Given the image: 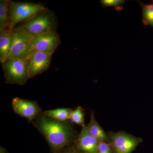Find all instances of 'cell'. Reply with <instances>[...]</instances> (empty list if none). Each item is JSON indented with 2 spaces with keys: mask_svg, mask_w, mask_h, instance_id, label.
<instances>
[{
  "mask_svg": "<svg viewBox=\"0 0 153 153\" xmlns=\"http://www.w3.org/2000/svg\"><path fill=\"white\" fill-rule=\"evenodd\" d=\"M60 121L40 113L32 122L53 151L59 152L76 138V132L69 121Z\"/></svg>",
  "mask_w": 153,
  "mask_h": 153,
  "instance_id": "1",
  "label": "cell"
},
{
  "mask_svg": "<svg viewBox=\"0 0 153 153\" xmlns=\"http://www.w3.org/2000/svg\"><path fill=\"white\" fill-rule=\"evenodd\" d=\"M30 56L8 58L1 63L6 83L19 85L26 84L30 79L28 70Z\"/></svg>",
  "mask_w": 153,
  "mask_h": 153,
  "instance_id": "2",
  "label": "cell"
},
{
  "mask_svg": "<svg viewBox=\"0 0 153 153\" xmlns=\"http://www.w3.org/2000/svg\"><path fill=\"white\" fill-rule=\"evenodd\" d=\"M47 9L40 4L19 2L11 1L10 5V29L13 30L17 24L30 21Z\"/></svg>",
  "mask_w": 153,
  "mask_h": 153,
  "instance_id": "3",
  "label": "cell"
},
{
  "mask_svg": "<svg viewBox=\"0 0 153 153\" xmlns=\"http://www.w3.org/2000/svg\"><path fill=\"white\" fill-rule=\"evenodd\" d=\"M57 23L55 14L47 9L20 26L29 35L34 36L55 30Z\"/></svg>",
  "mask_w": 153,
  "mask_h": 153,
  "instance_id": "4",
  "label": "cell"
},
{
  "mask_svg": "<svg viewBox=\"0 0 153 153\" xmlns=\"http://www.w3.org/2000/svg\"><path fill=\"white\" fill-rule=\"evenodd\" d=\"M14 37L10 52L8 58L23 57L30 56L33 52V36L18 26L13 30Z\"/></svg>",
  "mask_w": 153,
  "mask_h": 153,
  "instance_id": "5",
  "label": "cell"
},
{
  "mask_svg": "<svg viewBox=\"0 0 153 153\" xmlns=\"http://www.w3.org/2000/svg\"><path fill=\"white\" fill-rule=\"evenodd\" d=\"M115 153H131L142 140L123 131L109 132L107 134Z\"/></svg>",
  "mask_w": 153,
  "mask_h": 153,
  "instance_id": "6",
  "label": "cell"
},
{
  "mask_svg": "<svg viewBox=\"0 0 153 153\" xmlns=\"http://www.w3.org/2000/svg\"><path fill=\"white\" fill-rule=\"evenodd\" d=\"M61 43L60 36L56 30H52L41 35L33 36V52L53 54Z\"/></svg>",
  "mask_w": 153,
  "mask_h": 153,
  "instance_id": "7",
  "label": "cell"
},
{
  "mask_svg": "<svg viewBox=\"0 0 153 153\" xmlns=\"http://www.w3.org/2000/svg\"><path fill=\"white\" fill-rule=\"evenodd\" d=\"M52 55L45 52H33L30 55L28 61L30 79L48 70L51 65Z\"/></svg>",
  "mask_w": 153,
  "mask_h": 153,
  "instance_id": "8",
  "label": "cell"
},
{
  "mask_svg": "<svg viewBox=\"0 0 153 153\" xmlns=\"http://www.w3.org/2000/svg\"><path fill=\"white\" fill-rule=\"evenodd\" d=\"M12 105L14 112L30 122H33L41 113V108L36 101L15 97L12 100Z\"/></svg>",
  "mask_w": 153,
  "mask_h": 153,
  "instance_id": "9",
  "label": "cell"
},
{
  "mask_svg": "<svg viewBox=\"0 0 153 153\" xmlns=\"http://www.w3.org/2000/svg\"><path fill=\"white\" fill-rule=\"evenodd\" d=\"M79 135L76 138V148L80 153H95L100 141L92 137L84 124Z\"/></svg>",
  "mask_w": 153,
  "mask_h": 153,
  "instance_id": "10",
  "label": "cell"
},
{
  "mask_svg": "<svg viewBox=\"0 0 153 153\" xmlns=\"http://www.w3.org/2000/svg\"><path fill=\"white\" fill-rule=\"evenodd\" d=\"M13 30L0 31V61L1 63L7 59L10 52L13 40Z\"/></svg>",
  "mask_w": 153,
  "mask_h": 153,
  "instance_id": "11",
  "label": "cell"
},
{
  "mask_svg": "<svg viewBox=\"0 0 153 153\" xmlns=\"http://www.w3.org/2000/svg\"><path fill=\"white\" fill-rule=\"evenodd\" d=\"M11 1L10 0L0 1V31L10 30V5Z\"/></svg>",
  "mask_w": 153,
  "mask_h": 153,
  "instance_id": "12",
  "label": "cell"
},
{
  "mask_svg": "<svg viewBox=\"0 0 153 153\" xmlns=\"http://www.w3.org/2000/svg\"><path fill=\"white\" fill-rule=\"evenodd\" d=\"M90 134L100 141L109 140L107 134L105 133L103 129L94 117V113H91L90 116V121L86 125Z\"/></svg>",
  "mask_w": 153,
  "mask_h": 153,
  "instance_id": "13",
  "label": "cell"
},
{
  "mask_svg": "<svg viewBox=\"0 0 153 153\" xmlns=\"http://www.w3.org/2000/svg\"><path fill=\"white\" fill-rule=\"evenodd\" d=\"M136 2L141 7L143 25L153 28V0L147 4H144L140 1H137Z\"/></svg>",
  "mask_w": 153,
  "mask_h": 153,
  "instance_id": "14",
  "label": "cell"
},
{
  "mask_svg": "<svg viewBox=\"0 0 153 153\" xmlns=\"http://www.w3.org/2000/svg\"><path fill=\"white\" fill-rule=\"evenodd\" d=\"M72 110L69 108H60L46 111L43 113L46 116L60 121L70 120Z\"/></svg>",
  "mask_w": 153,
  "mask_h": 153,
  "instance_id": "15",
  "label": "cell"
},
{
  "mask_svg": "<svg viewBox=\"0 0 153 153\" xmlns=\"http://www.w3.org/2000/svg\"><path fill=\"white\" fill-rule=\"evenodd\" d=\"M84 115L85 114L83 108L81 106L77 107L76 109L72 110L69 120L82 126L85 124Z\"/></svg>",
  "mask_w": 153,
  "mask_h": 153,
  "instance_id": "16",
  "label": "cell"
},
{
  "mask_svg": "<svg viewBox=\"0 0 153 153\" xmlns=\"http://www.w3.org/2000/svg\"><path fill=\"white\" fill-rule=\"evenodd\" d=\"M125 0H100V3L104 8L109 7H114L116 11H121L123 10Z\"/></svg>",
  "mask_w": 153,
  "mask_h": 153,
  "instance_id": "17",
  "label": "cell"
},
{
  "mask_svg": "<svg viewBox=\"0 0 153 153\" xmlns=\"http://www.w3.org/2000/svg\"><path fill=\"white\" fill-rule=\"evenodd\" d=\"M112 144L108 140L100 141L95 153H114Z\"/></svg>",
  "mask_w": 153,
  "mask_h": 153,
  "instance_id": "18",
  "label": "cell"
},
{
  "mask_svg": "<svg viewBox=\"0 0 153 153\" xmlns=\"http://www.w3.org/2000/svg\"><path fill=\"white\" fill-rule=\"evenodd\" d=\"M1 153H7L6 150L1 147Z\"/></svg>",
  "mask_w": 153,
  "mask_h": 153,
  "instance_id": "19",
  "label": "cell"
},
{
  "mask_svg": "<svg viewBox=\"0 0 153 153\" xmlns=\"http://www.w3.org/2000/svg\"><path fill=\"white\" fill-rule=\"evenodd\" d=\"M66 153H80L79 152H76V151H69L68 152H67Z\"/></svg>",
  "mask_w": 153,
  "mask_h": 153,
  "instance_id": "20",
  "label": "cell"
}]
</instances>
